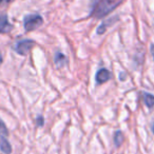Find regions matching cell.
I'll use <instances>...</instances> for the list:
<instances>
[{
  "instance_id": "1",
  "label": "cell",
  "mask_w": 154,
  "mask_h": 154,
  "mask_svg": "<svg viewBox=\"0 0 154 154\" xmlns=\"http://www.w3.org/2000/svg\"><path fill=\"white\" fill-rule=\"evenodd\" d=\"M122 0H92L91 16L96 18H103L112 12Z\"/></svg>"
},
{
  "instance_id": "2",
  "label": "cell",
  "mask_w": 154,
  "mask_h": 154,
  "mask_svg": "<svg viewBox=\"0 0 154 154\" xmlns=\"http://www.w3.org/2000/svg\"><path fill=\"white\" fill-rule=\"evenodd\" d=\"M43 23V19L40 15H26L23 19V26L26 32H31V31L36 30L37 28Z\"/></svg>"
},
{
  "instance_id": "3",
  "label": "cell",
  "mask_w": 154,
  "mask_h": 154,
  "mask_svg": "<svg viewBox=\"0 0 154 154\" xmlns=\"http://www.w3.org/2000/svg\"><path fill=\"white\" fill-rule=\"evenodd\" d=\"M35 42L30 39H26V40H21L19 42L16 43L15 45V51L17 52L19 55H26L31 49L34 47Z\"/></svg>"
},
{
  "instance_id": "4",
  "label": "cell",
  "mask_w": 154,
  "mask_h": 154,
  "mask_svg": "<svg viewBox=\"0 0 154 154\" xmlns=\"http://www.w3.org/2000/svg\"><path fill=\"white\" fill-rule=\"evenodd\" d=\"M13 26L10 23L9 18L5 14H0V34H7L11 32Z\"/></svg>"
},
{
  "instance_id": "5",
  "label": "cell",
  "mask_w": 154,
  "mask_h": 154,
  "mask_svg": "<svg viewBox=\"0 0 154 154\" xmlns=\"http://www.w3.org/2000/svg\"><path fill=\"white\" fill-rule=\"evenodd\" d=\"M96 84L97 85H101L107 82L108 80L111 78V74L107 69H100L98 72L96 73Z\"/></svg>"
},
{
  "instance_id": "6",
  "label": "cell",
  "mask_w": 154,
  "mask_h": 154,
  "mask_svg": "<svg viewBox=\"0 0 154 154\" xmlns=\"http://www.w3.org/2000/svg\"><path fill=\"white\" fill-rule=\"evenodd\" d=\"M0 151L5 154H10L12 152V147L5 137H0Z\"/></svg>"
},
{
  "instance_id": "7",
  "label": "cell",
  "mask_w": 154,
  "mask_h": 154,
  "mask_svg": "<svg viewBox=\"0 0 154 154\" xmlns=\"http://www.w3.org/2000/svg\"><path fill=\"white\" fill-rule=\"evenodd\" d=\"M54 61H55V63L57 66H62L66 62V57L62 53H56L55 58H54Z\"/></svg>"
},
{
  "instance_id": "8",
  "label": "cell",
  "mask_w": 154,
  "mask_h": 154,
  "mask_svg": "<svg viewBox=\"0 0 154 154\" xmlns=\"http://www.w3.org/2000/svg\"><path fill=\"white\" fill-rule=\"evenodd\" d=\"M143 100L148 108L152 109L154 108V95L152 94H143Z\"/></svg>"
},
{
  "instance_id": "9",
  "label": "cell",
  "mask_w": 154,
  "mask_h": 154,
  "mask_svg": "<svg viewBox=\"0 0 154 154\" xmlns=\"http://www.w3.org/2000/svg\"><path fill=\"white\" fill-rule=\"evenodd\" d=\"M124 141V135L120 131H116L115 134H114V143H115L116 147H119L120 145Z\"/></svg>"
},
{
  "instance_id": "10",
  "label": "cell",
  "mask_w": 154,
  "mask_h": 154,
  "mask_svg": "<svg viewBox=\"0 0 154 154\" xmlns=\"http://www.w3.org/2000/svg\"><path fill=\"white\" fill-rule=\"evenodd\" d=\"M9 134V131H8L7 126L5 125V122L0 119V137H5Z\"/></svg>"
},
{
  "instance_id": "11",
  "label": "cell",
  "mask_w": 154,
  "mask_h": 154,
  "mask_svg": "<svg viewBox=\"0 0 154 154\" xmlns=\"http://www.w3.org/2000/svg\"><path fill=\"white\" fill-rule=\"evenodd\" d=\"M105 32H106V26H105V23H103L98 28V30H97V33H98L99 35H101V34H103Z\"/></svg>"
},
{
  "instance_id": "12",
  "label": "cell",
  "mask_w": 154,
  "mask_h": 154,
  "mask_svg": "<svg viewBox=\"0 0 154 154\" xmlns=\"http://www.w3.org/2000/svg\"><path fill=\"white\" fill-rule=\"evenodd\" d=\"M14 0H0V7H3V5H7L9 3L13 2Z\"/></svg>"
},
{
  "instance_id": "13",
  "label": "cell",
  "mask_w": 154,
  "mask_h": 154,
  "mask_svg": "<svg viewBox=\"0 0 154 154\" xmlns=\"http://www.w3.org/2000/svg\"><path fill=\"white\" fill-rule=\"evenodd\" d=\"M36 122H37V126H39V127L43 126V117L42 116H38L37 119H36Z\"/></svg>"
},
{
  "instance_id": "14",
  "label": "cell",
  "mask_w": 154,
  "mask_h": 154,
  "mask_svg": "<svg viewBox=\"0 0 154 154\" xmlns=\"http://www.w3.org/2000/svg\"><path fill=\"white\" fill-rule=\"evenodd\" d=\"M151 54H152V56H153V58H154V45H151Z\"/></svg>"
},
{
  "instance_id": "15",
  "label": "cell",
  "mask_w": 154,
  "mask_h": 154,
  "mask_svg": "<svg viewBox=\"0 0 154 154\" xmlns=\"http://www.w3.org/2000/svg\"><path fill=\"white\" fill-rule=\"evenodd\" d=\"M2 63V55H1V53H0V64Z\"/></svg>"
},
{
  "instance_id": "16",
  "label": "cell",
  "mask_w": 154,
  "mask_h": 154,
  "mask_svg": "<svg viewBox=\"0 0 154 154\" xmlns=\"http://www.w3.org/2000/svg\"><path fill=\"white\" fill-rule=\"evenodd\" d=\"M152 132H153V133H154V124H153V125H152Z\"/></svg>"
}]
</instances>
